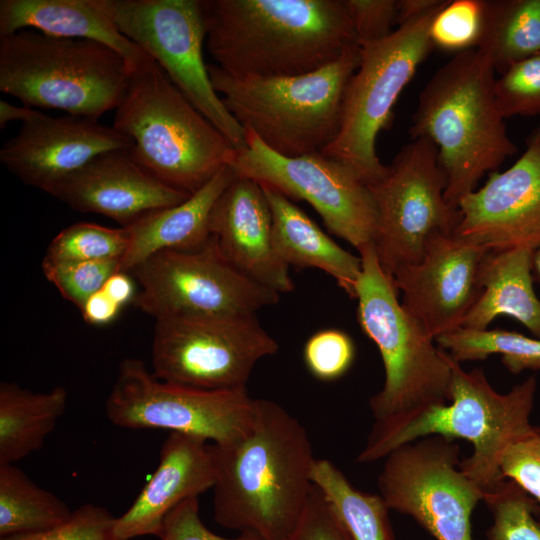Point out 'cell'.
Segmentation results:
<instances>
[{"label":"cell","mask_w":540,"mask_h":540,"mask_svg":"<svg viewBox=\"0 0 540 540\" xmlns=\"http://www.w3.org/2000/svg\"><path fill=\"white\" fill-rule=\"evenodd\" d=\"M212 451L215 522L261 540H287L314 487L316 458L305 427L277 402L256 398L247 431L213 443Z\"/></svg>","instance_id":"cell-1"},{"label":"cell","mask_w":540,"mask_h":540,"mask_svg":"<svg viewBox=\"0 0 540 540\" xmlns=\"http://www.w3.org/2000/svg\"><path fill=\"white\" fill-rule=\"evenodd\" d=\"M206 46L238 79L307 74L358 45L343 0H201Z\"/></svg>","instance_id":"cell-2"},{"label":"cell","mask_w":540,"mask_h":540,"mask_svg":"<svg viewBox=\"0 0 540 540\" xmlns=\"http://www.w3.org/2000/svg\"><path fill=\"white\" fill-rule=\"evenodd\" d=\"M451 368L450 402L375 421L358 463L385 458L420 438L441 436L472 443V455L460 461L459 467L481 490L490 491L504 480L500 462L506 449L540 433L530 420L537 378L531 375L502 394L491 386L483 369L465 371L452 357Z\"/></svg>","instance_id":"cell-3"},{"label":"cell","mask_w":540,"mask_h":540,"mask_svg":"<svg viewBox=\"0 0 540 540\" xmlns=\"http://www.w3.org/2000/svg\"><path fill=\"white\" fill-rule=\"evenodd\" d=\"M495 82L494 67L481 50L456 53L427 82L412 116L409 135L436 146L446 178L444 197L456 208L487 172L497 171L517 152Z\"/></svg>","instance_id":"cell-4"},{"label":"cell","mask_w":540,"mask_h":540,"mask_svg":"<svg viewBox=\"0 0 540 540\" xmlns=\"http://www.w3.org/2000/svg\"><path fill=\"white\" fill-rule=\"evenodd\" d=\"M112 126L133 142L131 152L148 172L190 195L236 152L149 56L132 70Z\"/></svg>","instance_id":"cell-5"},{"label":"cell","mask_w":540,"mask_h":540,"mask_svg":"<svg viewBox=\"0 0 540 540\" xmlns=\"http://www.w3.org/2000/svg\"><path fill=\"white\" fill-rule=\"evenodd\" d=\"M360 46L323 68L292 77L238 79L208 65L212 84L245 129L287 157L322 153L337 137Z\"/></svg>","instance_id":"cell-6"},{"label":"cell","mask_w":540,"mask_h":540,"mask_svg":"<svg viewBox=\"0 0 540 540\" xmlns=\"http://www.w3.org/2000/svg\"><path fill=\"white\" fill-rule=\"evenodd\" d=\"M358 251L362 270L355 289L357 320L377 346L385 371L382 389L369 400L375 421L449 403L451 356L435 346V339L398 301L373 243Z\"/></svg>","instance_id":"cell-7"},{"label":"cell","mask_w":540,"mask_h":540,"mask_svg":"<svg viewBox=\"0 0 540 540\" xmlns=\"http://www.w3.org/2000/svg\"><path fill=\"white\" fill-rule=\"evenodd\" d=\"M131 68L110 47L30 29L0 36V91L24 106L98 119L115 110Z\"/></svg>","instance_id":"cell-8"},{"label":"cell","mask_w":540,"mask_h":540,"mask_svg":"<svg viewBox=\"0 0 540 540\" xmlns=\"http://www.w3.org/2000/svg\"><path fill=\"white\" fill-rule=\"evenodd\" d=\"M447 2L398 26L387 38L360 47V63L346 91L340 131L322 153L351 168L368 186L387 170L376 153L377 136L391 124L401 92L434 47L430 24Z\"/></svg>","instance_id":"cell-9"},{"label":"cell","mask_w":540,"mask_h":540,"mask_svg":"<svg viewBox=\"0 0 540 540\" xmlns=\"http://www.w3.org/2000/svg\"><path fill=\"white\" fill-rule=\"evenodd\" d=\"M118 30L151 57L178 90L233 145L247 146L245 129L215 90L203 57L201 0H99Z\"/></svg>","instance_id":"cell-10"},{"label":"cell","mask_w":540,"mask_h":540,"mask_svg":"<svg viewBox=\"0 0 540 540\" xmlns=\"http://www.w3.org/2000/svg\"><path fill=\"white\" fill-rule=\"evenodd\" d=\"M130 272L141 287L136 306L155 320L254 315L280 298L236 269L213 235L197 249L159 252Z\"/></svg>","instance_id":"cell-11"},{"label":"cell","mask_w":540,"mask_h":540,"mask_svg":"<svg viewBox=\"0 0 540 540\" xmlns=\"http://www.w3.org/2000/svg\"><path fill=\"white\" fill-rule=\"evenodd\" d=\"M255 405L247 388L207 390L169 383L149 372L142 360L125 358L105 412L118 427L163 429L221 444L247 431Z\"/></svg>","instance_id":"cell-12"},{"label":"cell","mask_w":540,"mask_h":540,"mask_svg":"<svg viewBox=\"0 0 540 540\" xmlns=\"http://www.w3.org/2000/svg\"><path fill=\"white\" fill-rule=\"evenodd\" d=\"M445 187L437 148L425 138L411 139L369 186L378 216L373 245L389 278L417 262L434 235L455 234L461 213L446 201Z\"/></svg>","instance_id":"cell-13"},{"label":"cell","mask_w":540,"mask_h":540,"mask_svg":"<svg viewBox=\"0 0 540 540\" xmlns=\"http://www.w3.org/2000/svg\"><path fill=\"white\" fill-rule=\"evenodd\" d=\"M246 138L247 146L235 152L229 165L236 175L291 201L308 202L331 233L357 250L374 242L378 224L375 201L369 186L351 168L324 153L283 156L250 131Z\"/></svg>","instance_id":"cell-14"},{"label":"cell","mask_w":540,"mask_h":540,"mask_svg":"<svg viewBox=\"0 0 540 540\" xmlns=\"http://www.w3.org/2000/svg\"><path fill=\"white\" fill-rule=\"evenodd\" d=\"M279 346L256 314L228 318H160L152 344L160 380L207 390L246 388L256 363Z\"/></svg>","instance_id":"cell-15"},{"label":"cell","mask_w":540,"mask_h":540,"mask_svg":"<svg viewBox=\"0 0 540 540\" xmlns=\"http://www.w3.org/2000/svg\"><path fill=\"white\" fill-rule=\"evenodd\" d=\"M459 453L458 444L441 436L396 448L384 458L379 495L436 540H474L471 518L485 492L461 471Z\"/></svg>","instance_id":"cell-16"},{"label":"cell","mask_w":540,"mask_h":540,"mask_svg":"<svg viewBox=\"0 0 540 540\" xmlns=\"http://www.w3.org/2000/svg\"><path fill=\"white\" fill-rule=\"evenodd\" d=\"M462 240L499 252L540 247V127L528 137L520 158L458 203Z\"/></svg>","instance_id":"cell-17"},{"label":"cell","mask_w":540,"mask_h":540,"mask_svg":"<svg viewBox=\"0 0 540 540\" xmlns=\"http://www.w3.org/2000/svg\"><path fill=\"white\" fill-rule=\"evenodd\" d=\"M487 252L456 234L439 233L428 241L417 262L393 273L402 306L433 339L462 326L482 293L478 275Z\"/></svg>","instance_id":"cell-18"},{"label":"cell","mask_w":540,"mask_h":540,"mask_svg":"<svg viewBox=\"0 0 540 540\" xmlns=\"http://www.w3.org/2000/svg\"><path fill=\"white\" fill-rule=\"evenodd\" d=\"M132 147L126 135L98 119L41 112L2 146L0 161L25 184L52 195L97 156Z\"/></svg>","instance_id":"cell-19"},{"label":"cell","mask_w":540,"mask_h":540,"mask_svg":"<svg viewBox=\"0 0 540 540\" xmlns=\"http://www.w3.org/2000/svg\"><path fill=\"white\" fill-rule=\"evenodd\" d=\"M209 231L223 256L248 278L278 294L294 289L290 267L274 246L272 215L259 183L236 175L212 209Z\"/></svg>","instance_id":"cell-20"},{"label":"cell","mask_w":540,"mask_h":540,"mask_svg":"<svg viewBox=\"0 0 540 540\" xmlns=\"http://www.w3.org/2000/svg\"><path fill=\"white\" fill-rule=\"evenodd\" d=\"M83 213L109 217L125 227L148 212L177 205L190 194L148 172L131 149L103 153L52 194Z\"/></svg>","instance_id":"cell-21"},{"label":"cell","mask_w":540,"mask_h":540,"mask_svg":"<svg viewBox=\"0 0 540 540\" xmlns=\"http://www.w3.org/2000/svg\"><path fill=\"white\" fill-rule=\"evenodd\" d=\"M215 480L212 444L200 437L170 432L152 477L131 506L116 517V537H159L165 517L183 501L212 489Z\"/></svg>","instance_id":"cell-22"},{"label":"cell","mask_w":540,"mask_h":540,"mask_svg":"<svg viewBox=\"0 0 540 540\" xmlns=\"http://www.w3.org/2000/svg\"><path fill=\"white\" fill-rule=\"evenodd\" d=\"M236 174L227 165L185 201L154 210L125 226L128 245L120 271L129 273L151 256L166 250H193L210 237L212 209Z\"/></svg>","instance_id":"cell-23"},{"label":"cell","mask_w":540,"mask_h":540,"mask_svg":"<svg viewBox=\"0 0 540 540\" xmlns=\"http://www.w3.org/2000/svg\"><path fill=\"white\" fill-rule=\"evenodd\" d=\"M25 29L104 44L119 53L131 71L148 57L118 30L99 0H1L0 36Z\"/></svg>","instance_id":"cell-24"},{"label":"cell","mask_w":540,"mask_h":540,"mask_svg":"<svg viewBox=\"0 0 540 540\" xmlns=\"http://www.w3.org/2000/svg\"><path fill=\"white\" fill-rule=\"evenodd\" d=\"M262 188L272 215L273 242L279 257L289 267L326 272L355 299L362 270L360 256L339 246L293 201L276 190Z\"/></svg>","instance_id":"cell-25"},{"label":"cell","mask_w":540,"mask_h":540,"mask_svg":"<svg viewBox=\"0 0 540 540\" xmlns=\"http://www.w3.org/2000/svg\"><path fill=\"white\" fill-rule=\"evenodd\" d=\"M533 250L487 252L478 280L482 293L463 320V328L485 330L500 315L516 319L540 339V299L533 288Z\"/></svg>","instance_id":"cell-26"},{"label":"cell","mask_w":540,"mask_h":540,"mask_svg":"<svg viewBox=\"0 0 540 540\" xmlns=\"http://www.w3.org/2000/svg\"><path fill=\"white\" fill-rule=\"evenodd\" d=\"M67 398L61 386L34 393L16 382H1L0 465L14 464L41 449L64 414Z\"/></svg>","instance_id":"cell-27"},{"label":"cell","mask_w":540,"mask_h":540,"mask_svg":"<svg viewBox=\"0 0 540 540\" xmlns=\"http://www.w3.org/2000/svg\"><path fill=\"white\" fill-rule=\"evenodd\" d=\"M477 49L499 74L539 52L540 0H484Z\"/></svg>","instance_id":"cell-28"},{"label":"cell","mask_w":540,"mask_h":540,"mask_svg":"<svg viewBox=\"0 0 540 540\" xmlns=\"http://www.w3.org/2000/svg\"><path fill=\"white\" fill-rule=\"evenodd\" d=\"M311 479L323 493L351 540H397L389 507L379 494L355 488L327 459H315Z\"/></svg>","instance_id":"cell-29"},{"label":"cell","mask_w":540,"mask_h":540,"mask_svg":"<svg viewBox=\"0 0 540 540\" xmlns=\"http://www.w3.org/2000/svg\"><path fill=\"white\" fill-rule=\"evenodd\" d=\"M71 514L64 501L14 464L0 465V538L46 531Z\"/></svg>","instance_id":"cell-30"},{"label":"cell","mask_w":540,"mask_h":540,"mask_svg":"<svg viewBox=\"0 0 540 540\" xmlns=\"http://www.w3.org/2000/svg\"><path fill=\"white\" fill-rule=\"evenodd\" d=\"M435 342L458 363L501 354V362L513 374L540 370V339L516 331L460 327L437 337Z\"/></svg>","instance_id":"cell-31"},{"label":"cell","mask_w":540,"mask_h":540,"mask_svg":"<svg viewBox=\"0 0 540 540\" xmlns=\"http://www.w3.org/2000/svg\"><path fill=\"white\" fill-rule=\"evenodd\" d=\"M127 245L128 232L125 227L110 228L95 223H76L55 236L42 263L121 260Z\"/></svg>","instance_id":"cell-32"},{"label":"cell","mask_w":540,"mask_h":540,"mask_svg":"<svg viewBox=\"0 0 540 540\" xmlns=\"http://www.w3.org/2000/svg\"><path fill=\"white\" fill-rule=\"evenodd\" d=\"M483 501L492 515L487 540H540V507L534 498L509 479L485 492Z\"/></svg>","instance_id":"cell-33"},{"label":"cell","mask_w":540,"mask_h":540,"mask_svg":"<svg viewBox=\"0 0 540 540\" xmlns=\"http://www.w3.org/2000/svg\"><path fill=\"white\" fill-rule=\"evenodd\" d=\"M484 15V0H452L431 21L433 46L456 53L477 48Z\"/></svg>","instance_id":"cell-34"},{"label":"cell","mask_w":540,"mask_h":540,"mask_svg":"<svg viewBox=\"0 0 540 540\" xmlns=\"http://www.w3.org/2000/svg\"><path fill=\"white\" fill-rule=\"evenodd\" d=\"M495 93L504 118L540 114V51L500 74Z\"/></svg>","instance_id":"cell-35"},{"label":"cell","mask_w":540,"mask_h":540,"mask_svg":"<svg viewBox=\"0 0 540 540\" xmlns=\"http://www.w3.org/2000/svg\"><path fill=\"white\" fill-rule=\"evenodd\" d=\"M120 261L42 263V270L60 294L81 310L87 299L101 290L109 277L120 271Z\"/></svg>","instance_id":"cell-36"},{"label":"cell","mask_w":540,"mask_h":540,"mask_svg":"<svg viewBox=\"0 0 540 540\" xmlns=\"http://www.w3.org/2000/svg\"><path fill=\"white\" fill-rule=\"evenodd\" d=\"M355 348L348 334L337 329H325L313 334L303 351L309 372L321 381H333L343 376L354 360Z\"/></svg>","instance_id":"cell-37"},{"label":"cell","mask_w":540,"mask_h":540,"mask_svg":"<svg viewBox=\"0 0 540 540\" xmlns=\"http://www.w3.org/2000/svg\"><path fill=\"white\" fill-rule=\"evenodd\" d=\"M116 517L104 507L87 503L72 511L63 523L39 533L15 535L0 540H119Z\"/></svg>","instance_id":"cell-38"},{"label":"cell","mask_w":540,"mask_h":540,"mask_svg":"<svg viewBox=\"0 0 540 540\" xmlns=\"http://www.w3.org/2000/svg\"><path fill=\"white\" fill-rule=\"evenodd\" d=\"M360 47L390 36L397 26V0H343Z\"/></svg>","instance_id":"cell-39"},{"label":"cell","mask_w":540,"mask_h":540,"mask_svg":"<svg viewBox=\"0 0 540 540\" xmlns=\"http://www.w3.org/2000/svg\"><path fill=\"white\" fill-rule=\"evenodd\" d=\"M500 472L540 505V433L509 446L502 456Z\"/></svg>","instance_id":"cell-40"},{"label":"cell","mask_w":540,"mask_h":540,"mask_svg":"<svg viewBox=\"0 0 540 540\" xmlns=\"http://www.w3.org/2000/svg\"><path fill=\"white\" fill-rule=\"evenodd\" d=\"M287 540H351L331 505L314 485L305 511Z\"/></svg>","instance_id":"cell-41"},{"label":"cell","mask_w":540,"mask_h":540,"mask_svg":"<svg viewBox=\"0 0 540 540\" xmlns=\"http://www.w3.org/2000/svg\"><path fill=\"white\" fill-rule=\"evenodd\" d=\"M160 540H261L251 533L225 538L211 532L201 521L198 497L176 506L164 519Z\"/></svg>","instance_id":"cell-42"},{"label":"cell","mask_w":540,"mask_h":540,"mask_svg":"<svg viewBox=\"0 0 540 540\" xmlns=\"http://www.w3.org/2000/svg\"><path fill=\"white\" fill-rule=\"evenodd\" d=\"M121 308L101 289L87 299L80 311L87 323L106 325L118 316Z\"/></svg>","instance_id":"cell-43"},{"label":"cell","mask_w":540,"mask_h":540,"mask_svg":"<svg viewBox=\"0 0 540 540\" xmlns=\"http://www.w3.org/2000/svg\"><path fill=\"white\" fill-rule=\"evenodd\" d=\"M102 290L120 307L134 301L135 287L128 273L118 271L105 282Z\"/></svg>","instance_id":"cell-44"},{"label":"cell","mask_w":540,"mask_h":540,"mask_svg":"<svg viewBox=\"0 0 540 540\" xmlns=\"http://www.w3.org/2000/svg\"><path fill=\"white\" fill-rule=\"evenodd\" d=\"M446 2V0H397V27L436 10Z\"/></svg>","instance_id":"cell-45"},{"label":"cell","mask_w":540,"mask_h":540,"mask_svg":"<svg viewBox=\"0 0 540 540\" xmlns=\"http://www.w3.org/2000/svg\"><path fill=\"white\" fill-rule=\"evenodd\" d=\"M41 112L28 106L19 107L4 100L0 101V127L3 128L10 121L21 120L29 122L39 116Z\"/></svg>","instance_id":"cell-46"},{"label":"cell","mask_w":540,"mask_h":540,"mask_svg":"<svg viewBox=\"0 0 540 540\" xmlns=\"http://www.w3.org/2000/svg\"><path fill=\"white\" fill-rule=\"evenodd\" d=\"M532 273L535 277V280L540 282V247L533 252Z\"/></svg>","instance_id":"cell-47"}]
</instances>
